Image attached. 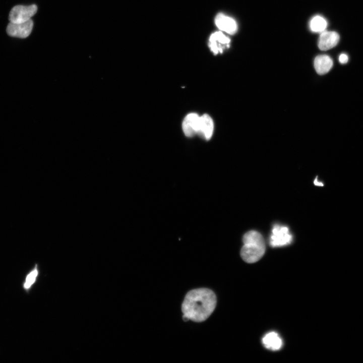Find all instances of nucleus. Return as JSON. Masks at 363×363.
Returning a JSON list of instances; mask_svg holds the SVG:
<instances>
[{"label":"nucleus","mask_w":363,"mask_h":363,"mask_svg":"<svg viewBox=\"0 0 363 363\" xmlns=\"http://www.w3.org/2000/svg\"><path fill=\"white\" fill-rule=\"evenodd\" d=\"M37 7L35 5L30 6L18 5L11 10L9 19L12 23H22L30 19L37 12Z\"/></svg>","instance_id":"3"},{"label":"nucleus","mask_w":363,"mask_h":363,"mask_svg":"<svg viewBox=\"0 0 363 363\" xmlns=\"http://www.w3.org/2000/svg\"><path fill=\"white\" fill-rule=\"evenodd\" d=\"M333 65L331 58L327 55H318L314 60V68L317 73L321 75L326 74Z\"/></svg>","instance_id":"11"},{"label":"nucleus","mask_w":363,"mask_h":363,"mask_svg":"<svg viewBox=\"0 0 363 363\" xmlns=\"http://www.w3.org/2000/svg\"><path fill=\"white\" fill-rule=\"evenodd\" d=\"M200 116L195 112L188 113L182 123L183 131L186 136L192 137L198 134Z\"/></svg>","instance_id":"7"},{"label":"nucleus","mask_w":363,"mask_h":363,"mask_svg":"<svg viewBox=\"0 0 363 363\" xmlns=\"http://www.w3.org/2000/svg\"><path fill=\"white\" fill-rule=\"evenodd\" d=\"M292 237L287 226L275 224L270 236V244L272 247L288 245L292 241Z\"/></svg>","instance_id":"4"},{"label":"nucleus","mask_w":363,"mask_h":363,"mask_svg":"<svg viewBox=\"0 0 363 363\" xmlns=\"http://www.w3.org/2000/svg\"><path fill=\"white\" fill-rule=\"evenodd\" d=\"M243 241L244 246L240 255L244 261L249 263H255L263 257L266 247L261 233L255 230L249 231L244 235Z\"/></svg>","instance_id":"2"},{"label":"nucleus","mask_w":363,"mask_h":363,"mask_svg":"<svg viewBox=\"0 0 363 363\" xmlns=\"http://www.w3.org/2000/svg\"><path fill=\"white\" fill-rule=\"evenodd\" d=\"M314 184L315 185L319 186H323V184L321 182H318V181L317 180V178L314 180Z\"/></svg>","instance_id":"16"},{"label":"nucleus","mask_w":363,"mask_h":363,"mask_svg":"<svg viewBox=\"0 0 363 363\" xmlns=\"http://www.w3.org/2000/svg\"><path fill=\"white\" fill-rule=\"evenodd\" d=\"M230 39L222 32L217 31L212 34L209 39V47L215 54L222 53L223 50L229 47Z\"/></svg>","instance_id":"6"},{"label":"nucleus","mask_w":363,"mask_h":363,"mask_svg":"<svg viewBox=\"0 0 363 363\" xmlns=\"http://www.w3.org/2000/svg\"><path fill=\"white\" fill-rule=\"evenodd\" d=\"M215 23L220 30L228 34H234L237 31V26L235 21L222 13L217 15L215 18Z\"/></svg>","instance_id":"10"},{"label":"nucleus","mask_w":363,"mask_h":363,"mask_svg":"<svg viewBox=\"0 0 363 363\" xmlns=\"http://www.w3.org/2000/svg\"><path fill=\"white\" fill-rule=\"evenodd\" d=\"M33 26L32 19L22 23L10 22L7 27V32L12 37L25 38L30 34Z\"/></svg>","instance_id":"5"},{"label":"nucleus","mask_w":363,"mask_h":363,"mask_svg":"<svg viewBox=\"0 0 363 363\" xmlns=\"http://www.w3.org/2000/svg\"><path fill=\"white\" fill-rule=\"evenodd\" d=\"M214 122L208 114H204L200 117L198 135L205 140L212 138L214 132Z\"/></svg>","instance_id":"8"},{"label":"nucleus","mask_w":363,"mask_h":363,"mask_svg":"<svg viewBox=\"0 0 363 363\" xmlns=\"http://www.w3.org/2000/svg\"><path fill=\"white\" fill-rule=\"evenodd\" d=\"M348 60V56L345 53H341L339 56V61L342 64L347 63Z\"/></svg>","instance_id":"15"},{"label":"nucleus","mask_w":363,"mask_h":363,"mask_svg":"<svg viewBox=\"0 0 363 363\" xmlns=\"http://www.w3.org/2000/svg\"><path fill=\"white\" fill-rule=\"evenodd\" d=\"M339 40V34L335 31H323L319 37L318 45L321 50H327L335 47Z\"/></svg>","instance_id":"9"},{"label":"nucleus","mask_w":363,"mask_h":363,"mask_svg":"<svg viewBox=\"0 0 363 363\" xmlns=\"http://www.w3.org/2000/svg\"><path fill=\"white\" fill-rule=\"evenodd\" d=\"M216 297L210 289L197 288L189 291L182 306L183 317L196 322L206 320L214 311Z\"/></svg>","instance_id":"1"},{"label":"nucleus","mask_w":363,"mask_h":363,"mask_svg":"<svg viewBox=\"0 0 363 363\" xmlns=\"http://www.w3.org/2000/svg\"><path fill=\"white\" fill-rule=\"evenodd\" d=\"M38 275V270L37 267L29 273L26 277L25 283L24 284V288L28 290L29 289L31 285L35 282L36 277Z\"/></svg>","instance_id":"14"},{"label":"nucleus","mask_w":363,"mask_h":363,"mask_svg":"<svg viewBox=\"0 0 363 363\" xmlns=\"http://www.w3.org/2000/svg\"><path fill=\"white\" fill-rule=\"evenodd\" d=\"M310 28L313 32H322L325 31L327 26L326 20L322 17L316 16L314 17L310 22Z\"/></svg>","instance_id":"13"},{"label":"nucleus","mask_w":363,"mask_h":363,"mask_svg":"<svg viewBox=\"0 0 363 363\" xmlns=\"http://www.w3.org/2000/svg\"><path fill=\"white\" fill-rule=\"evenodd\" d=\"M262 343L266 348L273 351L279 350L283 344L281 338L275 332L267 333L262 338Z\"/></svg>","instance_id":"12"}]
</instances>
